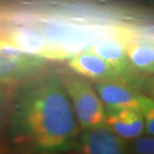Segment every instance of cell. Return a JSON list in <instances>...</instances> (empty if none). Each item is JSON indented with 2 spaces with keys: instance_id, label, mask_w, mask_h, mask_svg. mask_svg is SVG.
<instances>
[{
  "instance_id": "obj_1",
  "label": "cell",
  "mask_w": 154,
  "mask_h": 154,
  "mask_svg": "<svg viewBox=\"0 0 154 154\" xmlns=\"http://www.w3.org/2000/svg\"><path fill=\"white\" fill-rule=\"evenodd\" d=\"M80 127L71 100L55 71H41L21 82L11 106L8 135L24 151L61 154L72 149Z\"/></svg>"
},
{
  "instance_id": "obj_2",
  "label": "cell",
  "mask_w": 154,
  "mask_h": 154,
  "mask_svg": "<svg viewBox=\"0 0 154 154\" xmlns=\"http://www.w3.org/2000/svg\"><path fill=\"white\" fill-rule=\"evenodd\" d=\"M62 78L80 129L105 125V106L93 85L75 75H62Z\"/></svg>"
},
{
  "instance_id": "obj_3",
  "label": "cell",
  "mask_w": 154,
  "mask_h": 154,
  "mask_svg": "<svg viewBox=\"0 0 154 154\" xmlns=\"http://www.w3.org/2000/svg\"><path fill=\"white\" fill-rule=\"evenodd\" d=\"M46 60L0 40V85L21 83L44 71Z\"/></svg>"
},
{
  "instance_id": "obj_4",
  "label": "cell",
  "mask_w": 154,
  "mask_h": 154,
  "mask_svg": "<svg viewBox=\"0 0 154 154\" xmlns=\"http://www.w3.org/2000/svg\"><path fill=\"white\" fill-rule=\"evenodd\" d=\"M72 149L73 154H129L126 140L105 125L80 131Z\"/></svg>"
},
{
  "instance_id": "obj_5",
  "label": "cell",
  "mask_w": 154,
  "mask_h": 154,
  "mask_svg": "<svg viewBox=\"0 0 154 154\" xmlns=\"http://www.w3.org/2000/svg\"><path fill=\"white\" fill-rule=\"evenodd\" d=\"M4 40L31 55L51 60V50L44 33L35 25H14L6 28Z\"/></svg>"
},
{
  "instance_id": "obj_6",
  "label": "cell",
  "mask_w": 154,
  "mask_h": 154,
  "mask_svg": "<svg viewBox=\"0 0 154 154\" xmlns=\"http://www.w3.org/2000/svg\"><path fill=\"white\" fill-rule=\"evenodd\" d=\"M67 65L75 74L82 78L98 80H127L110 63L89 50H82L67 60Z\"/></svg>"
},
{
  "instance_id": "obj_7",
  "label": "cell",
  "mask_w": 154,
  "mask_h": 154,
  "mask_svg": "<svg viewBox=\"0 0 154 154\" xmlns=\"http://www.w3.org/2000/svg\"><path fill=\"white\" fill-rule=\"evenodd\" d=\"M129 37L130 35L128 34H114V35L103 37L93 42L86 50L91 51L95 55L99 56L104 61L110 63L128 80V78L134 72L127 57L126 44H125L126 38Z\"/></svg>"
},
{
  "instance_id": "obj_8",
  "label": "cell",
  "mask_w": 154,
  "mask_h": 154,
  "mask_svg": "<svg viewBox=\"0 0 154 154\" xmlns=\"http://www.w3.org/2000/svg\"><path fill=\"white\" fill-rule=\"evenodd\" d=\"M94 88L105 107L110 109H139V94L128 85L127 80H98Z\"/></svg>"
},
{
  "instance_id": "obj_9",
  "label": "cell",
  "mask_w": 154,
  "mask_h": 154,
  "mask_svg": "<svg viewBox=\"0 0 154 154\" xmlns=\"http://www.w3.org/2000/svg\"><path fill=\"white\" fill-rule=\"evenodd\" d=\"M105 126L126 142L139 137L145 130L144 119L139 109L105 107Z\"/></svg>"
},
{
  "instance_id": "obj_10",
  "label": "cell",
  "mask_w": 154,
  "mask_h": 154,
  "mask_svg": "<svg viewBox=\"0 0 154 154\" xmlns=\"http://www.w3.org/2000/svg\"><path fill=\"white\" fill-rule=\"evenodd\" d=\"M126 53L132 70L154 73V40L142 37L126 38Z\"/></svg>"
},
{
  "instance_id": "obj_11",
  "label": "cell",
  "mask_w": 154,
  "mask_h": 154,
  "mask_svg": "<svg viewBox=\"0 0 154 154\" xmlns=\"http://www.w3.org/2000/svg\"><path fill=\"white\" fill-rule=\"evenodd\" d=\"M139 111L143 116L144 127L149 135L154 136V99L151 96L139 94L138 97Z\"/></svg>"
},
{
  "instance_id": "obj_12",
  "label": "cell",
  "mask_w": 154,
  "mask_h": 154,
  "mask_svg": "<svg viewBox=\"0 0 154 154\" xmlns=\"http://www.w3.org/2000/svg\"><path fill=\"white\" fill-rule=\"evenodd\" d=\"M129 154H154V136H139L128 145Z\"/></svg>"
},
{
  "instance_id": "obj_13",
  "label": "cell",
  "mask_w": 154,
  "mask_h": 154,
  "mask_svg": "<svg viewBox=\"0 0 154 154\" xmlns=\"http://www.w3.org/2000/svg\"><path fill=\"white\" fill-rule=\"evenodd\" d=\"M149 93H151V97L154 99V80L151 83H149Z\"/></svg>"
},
{
  "instance_id": "obj_14",
  "label": "cell",
  "mask_w": 154,
  "mask_h": 154,
  "mask_svg": "<svg viewBox=\"0 0 154 154\" xmlns=\"http://www.w3.org/2000/svg\"><path fill=\"white\" fill-rule=\"evenodd\" d=\"M149 39H153V40H154V38H149Z\"/></svg>"
}]
</instances>
